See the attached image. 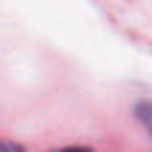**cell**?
Instances as JSON below:
<instances>
[{
  "instance_id": "cell-1",
  "label": "cell",
  "mask_w": 152,
  "mask_h": 152,
  "mask_svg": "<svg viewBox=\"0 0 152 152\" xmlns=\"http://www.w3.org/2000/svg\"><path fill=\"white\" fill-rule=\"evenodd\" d=\"M136 116L152 134V104L151 103H139V106L136 107Z\"/></svg>"
}]
</instances>
